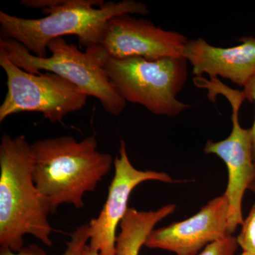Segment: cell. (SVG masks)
Here are the masks:
<instances>
[{"label":"cell","instance_id":"cell-15","mask_svg":"<svg viewBox=\"0 0 255 255\" xmlns=\"http://www.w3.org/2000/svg\"><path fill=\"white\" fill-rule=\"evenodd\" d=\"M238 247L237 238L232 235H228L206 246L197 255H235Z\"/></svg>","mask_w":255,"mask_h":255},{"label":"cell","instance_id":"cell-19","mask_svg":"<svg viewBox=\"0 0 255 255\" xmlns=\"http://www.w3.org/2000/svg\"><path fill=\"white\" fill-rule=\"evenodd\" d=\"M241 255H255L254 253H248V252H243Z\"/></svg>","mask_w":255,"mask_h":255},{"label":"cell","instance_id":"cell-1","mask_svg":"<svg viewBox=\"0 0 255 255\" xmlns=\"http://www.w3.org/2000/svg\"><path fill=\"white\" fill-rule=\"evenodd\" d=\"M26 7L41 9L46 16L24 18L0 11V38L21 43L39 58H46L48 45L67 35L78 37L82 46H100L109 21L124 14L147 15V5L134 0H22Z\"/></svg>","mask_w":255,"mask_h":255},{"label":"cell","instance_id":"cell-6","mask_svg":"<svg viewBox=\"0 0 255 255\" xmlns=\"http://www.w3.org/2000/svg\"><path fill=\"white\" fill-rule=\"evenodd\" d=\"M7 92L0 106V122L13 114L38 112L51 123H61L69 114L81 110L88 96L54 73L31 74L0 56Z\"/></svg>","mask_w":255,"mask_h":255},{"label":"cell","instance_id":"cell-9","mask_svg":"<svg viewBox=\"0 0 255 255\" xmlns=\"http://www.w3.org/2000/svg\"><path fill=\"white\" fill-rule=\"evenodd\" d=\"M114 176L108 196L98 217L89 223L90 246L101 255H116L117 230L128 209L129 198L137 186L147 181L173 183L168 174L156 171H141L132 165L127 146L121 140L119 155L114 162Z\"/></svg>","mask_w":255,"mask_h":255},{"label":"cell","instance_id":"cell-2","mask_svg":"<svg viewBox=\"0 0 255 255\" xmlns=\"http://www.w3.org/2000/svg\"><path fill=\"white\" fill-rule=\"evenodd\" d=\"M31 145L24 135L4 133L0 143V245L17 253L23 236L31 235L53 244L48 221L51 210L33 180Z\"/></svg>","mask_w":255,"mask_h":255},{"label":"cell","instance_id":"cell-16","mask_svg":"<svg viewBox=\"0 0 255 255\" xmlns=\"http://www.w3.org/2000/svg\"><path fill=\"white\" fill-rule=\"evenodd\" d=\"M247 100L255 104V76L251 79L243 87V90ZM252 147H253V159L255 162V117L254 123L251 128Z\"/></svg>","mask_w":255,"mask_h":255},{"label":"cell","instance_id":"cell-13","mask_svg":"<svg viewBox=\"0 0 255 255\" xmlns=\"http://www.w3.org/2000/svg\"><path fill=\"white\" fill-rule=\"evenodd\" d=\"M90 241L89 234V223L82 225L76 228L71 235V238L67 245V248L62 255H77L82 248ZM0 255H48L38 247L30 246L23 248L17 253H14L10 250L1 249Z\"/></svg>","mask_w":255,"mask_h":255},{"label":"cell","instance_id":"cell-12","mask_svg":"<svg viewBox=\"0 0 255 255\" xmlns=\"http://www.w3.org/2000/svg\"><path fill=\"white\" fill-rule=\"evenodd\" d=\"M176 209L168 204L156 211H140L128 208L120 225V233L116 240V255H139L156 225Z\"/></svg>","mask_w":255,"mask_h":255},{"label":"cell","instance_id":"cell-11","mask_svg":"<svg viewBox=\"0 0 255 255\" xmlns=\"http://www.w3.org/2000/svg\"><path fill=\"white\" fill-rule=\"evenodd\" d=\"M237 41L238 46L221 48L198 38L187 42L183 55L192 66L194 77H221L244 87L255 76V37H242Z\"/></svg>","mask_w":255,"mask_h":255},{"label":"cell","instance_id":"cell-17","mask_svg":"<svg viewBox=\"0 0 255 255\" xmlns=\"http://www.w3.org/2000/svg\"><path fill=\"white\" fill-rule=\"evenodd\" d=\"M77 255H101L98 251L92 248L90 245H85Z\"/></svg>","mask_w":255,"mask_h":255},{"label":"cell","instance_id":"cell-7","mask_svg":"<svg viewBox=\"0 0 255 255\" xmlns=\"http://www.w3.org/2000/svg\"><path fill=\"white\" fill-rule=\"evenodd\" d=\"M206 87L210 100L216 101V96L223 95L232 108L233 127L229 136L221 141L208 140L204 148L205 153L222 159L227 167L228 185L224 195L228 201V232L232 235L244 221L243 197L255 179L251 128H244L239 122L240 109L246 99L243 91L232 90L219 79L209 80Z\"/></svg>","mask_w":255,"mask_h":255},{"label":"cell","instance_id":"cell-8","mask_svg":"<svg viewBox=\"0 0 255 255\" xmlns=\"http://www.w3.org/2000/svg\"><path fill=\"white\" fill-rule=\"evenodd\" d=\"M189 41L182 33L167 31L144 18L124 14L111 18L100 46L118 59L140 57L147 60L184 58Z\"/></svg>","mask_w":255,"mask_h":255},{"label":"cell","instance_id":"cell-4","mask_svg":"<svg viewBox=\"0 0 255 255\" xmlns=\"http://www.w3.org/2000/svg\"><path fill=\"white\" fill-rule=\"evenodd\" d=\"M116 91L126 102L145 107L151 113L174 117L191 106L177 95L188 79L187 60L164 58L147 60L140 57L112 58L100 46L90 47Z\"/></svg>","mask_w":255,"mask_h":255},{"label":"cell","instance_id":"cell-18","mask_svg":"<svg viewBox=\"0 0 255 255\" xmlns=\"http://www.w3.org/2000/svg\"><path fill=\"white\" fill-rule=\"evenodd\" d=\"M249 190L251 191L253 194H255V179H254V181H253V183H252L251 185H250Z\"/></svg>","mask_w":255,"mask_h":255},{"label":"cell","instance_id":"cell-10","mask_svg":"<svg viewBox=\"0 0 255 255\" xmlns=\"http://www.w3.org/2000/svg\"><path fill=\"white\" fill-rule=\"evenodd\" d=\"M228 201L223 194L210 201L195 215L154 230L145 242L150 249L176 255H197L211 243L228 235Z\"/></svg>","mask_w":255,"mask_h":255},{"label":"cell","instance_id":"cell-5","mask_svg":"<svg viewBox=\"0 0 255 255\" xmlns=\"http://www.w3.org/2000/svg\"><path fill=\"white\" fill-rule=\"evenodd\" d=\"M50 56L39 58L32 54L21 43L0 38V56L31 74L40 71L54 73L75 85L88 97L97 99L104 110L112 115H120L127 102L119 95L95 57L78 49L63 37L48 43Z\"/></svg>","mask_w":255,"mask_h":255},{"label":"cell","instance_id":"cell-3","mask_svg":"<svg viewBox=\"0 0 255 255\" xmlns=\"http://www.w3.org/2000/svg\"><path fill=\"white\" fill-rule=\"evenodd\" d=\"M97 145L95 136L77 141L69 135L31 144L33 180L52 214L64 204L83 208L85 194L95 191L110 172L114 159L97 150Z\"/></svg>","mask_w":255,"mask_h":255},{"label":"cell","instance_id":"cell-14","mask_svg":"<svg viewBox=\"0 0 255 255\" xmlns=\"http://www.w3.org/2000/svg\"><path fill=\"white\" fill-rule=\"evenodd\" d=\"M241 226V232L236 238L238 246L243 252L255 254V203Z\"/></svg>","mask_w":255,"mask_h":255}]
</instances>
